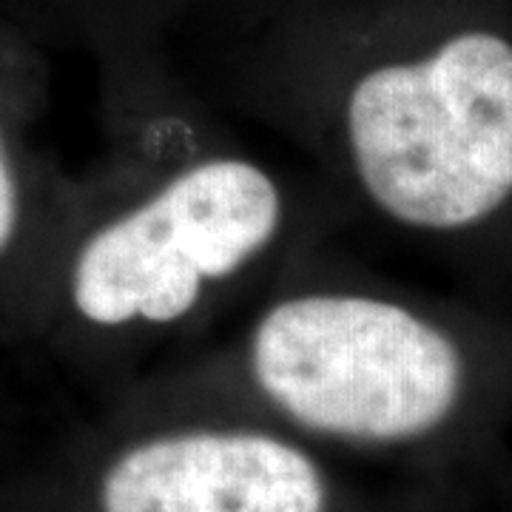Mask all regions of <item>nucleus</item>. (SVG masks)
<instances>
[{
	"label": "nucleus",
	"instance_id": "obj_2",
	"mask_svg": "<svg viewBox=\"0 0 512 512\" xmlns=\"http://www.w3.org/2000/svg\"><path fill=\"white\" fill-rule=\"evenodd\" d=\"M148 396L245 404L302 441L447 453L512 407V313L404 285L325 245Z\"/></svg>",
	"mask_w": 512,
	"mask_h": 512
},
{
	"label": "nucleus",
	"instance_id": "obj_6",
	"mask_svg": "<svg viewBox=\"0 0 512 512\" xmlns=\"http://www.w3.org/2000/svg\"><path fill=\"white\" fill-rule=\"evenodd\" d=\"M80 214V177L32 165L0 97V285L15 276L37 325H43L57 265Z\"/></svg>",
	"mask_w": 512,
	"mask_h": 512
},
{
	"label": "nucleus",
	"instance_id": "obj_8",
	"mask_svg": "<svg viewBox=\"0 0 512 512\" xmlns=\"http://www.w3.org/2000/svg\"><path fill=\"white\" fill-rule=\"evenodd\" d=\"M268 3H274V0H242V6H239V15H237V20L231 23V29H234V26H239V23H245V20H251L254 15H259V12H262Z\"/></svg>",
	"mask_w": 512,
	"mask_h": 512
},
{
	"label": "nucleus",
	"instance_id": "obj_5",
	"mask_svg": "<svg viewBox=\"0 0 512 512\" xmlns=\"http://www.w3.org/2000/svg\"><path fill=\"white\" fill-rule=\"evenodd\" d=\"M94 66L100 154L80 174L86 197H114L242 143L231 117L171 49L117 52Z\"/></svg>",
	"mask_w": 512,
	"mask_h": 512
},
{
	"label": "nucleus",
	"instance_id": "obj_4",
	"mask_svg": "<svg viewBox=\"0 0 512 512\" xmlns=\"http://www.w3.org/2000/svg\"><path fill=\"white\" fill-rule=\"evenodd\" d=\"M92 512H339L308 441L242 416L183 413L117 439L89 478Z\"/></svg>",
	"mask_w": 512,
	"mask_h": 512
},
{
	"label": "nucleus",
	"instance_id": "obj_1",
	"mask_svg": "<svg viewBox=\"0 0 512 512\" xmlns=\"http://www.w3.org/2000/svg\"><path fill=\"white\" fill-rule=\"evenodd\" d=\"M211 83L293 148L348 228L512 296L510 0H274ZM507 311V308H504Z\"/></svg>",
	"mask_w": 512,
	"mask_h": 512
},
{
	"label": "nucleus",
	"instance_id": "obj_7",
	"mask_svg": "<svg viewBox=\"0 0 512 512\" xmlns=\"http://www.w3.org/2000/svg\"><path fill=\"white\" fill-rule=\"evenodd\" d=\"M43 32L89 52L92 60L131 49H171L194 20L231 23L242 0H26Z\"/></svg>",
	"mask_w": 512,
	"mask_h": 512
},
{
	"label": "nucleus",
	"instance_id": "obj_3",
	"mask_svg": "<svg viewBox=\"0 0 512 512\" xmlns=\"http://www.w3.org/2000/svg\"><path fill=\"white\" fill-rule=\"evenodd\" d=\"M342 231L305 168L239 143L114 197L83 194L43 328L92 373H123L222 330Z\"/></svg>",
	"mask_w": 512,
	"mask_h": 512
}]
</instances>
